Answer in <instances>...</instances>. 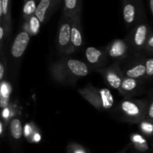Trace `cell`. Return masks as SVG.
Returning a JSON list of instances; mask_svg holds the SVG:
<instances>
[{"label":"cell","mask_w":153,"mask_h":153,"mask_svg":"<svg viewBox=\"0 0 153 153\" xmlns=\"http://www.w3.org/2000/svg\"><path fill=\"white\" fill-rule=\"evenodd\" d=\"M79 92L93 106L100 111L109 110L114 103V99L108 88H97L91 85L79 90Z\"/></svg>","instance_id":"obj_1"},{"label":"cell","mask_w":153,"mask_h":153,"mask_svg":"<svg viewBox=\"0 0 153 153\" xmlns=\"http://www.w3.org/2000/svg\"><path fill=\"white\" fill-rule=\"evenodd\" d=\"M120 108L126 120L139 123L146 117L148 107L144 101L126 100L121 102Z\"/></svg>","instance_id":"obj_2"},{"label":"cell","mask_w":153,"mask_h":153,"mask_svg":"<svg viewBox=\"0 0 153 153\" xmlns=\"http://www.w3.org/2000/svg\"><path fill=\"white\" fill-rule=\"evenodd\" d=\"M71 19L67 17V19L60 26L58 36V46L63 52H73L71 44Z\"/></svg>","instance_id":"obj_3"},{"label":"cell","mask_w":153,"mask_h":153,"mask_svg":"<svg viewBox=\"0 0 153 153\" xmlns=\"http://www.w3.org/2000/svg\"><path fill=\"white\" fill-rule=\"evenodd\" d=\"M30 42V34L27 31L19 32L15 37L14 41L11 46L12 56L14 58H19L25 52L27 46Z\"/></svg>","instance_id":"obj_4"},{"label":"cell","mask_w":153,"mask_h":153,"mask_svg":"<svg viewBox=\"0 0 153 153\" xmlns=\"http://www.w3.org/2000/svg\"><path fill=\"white\" fill-rule=\"evenodd\" d=\"M102 74L107 83L115 90L120 89L124 76L117 65L112 66L103 70Z\"/></svg>","instance_id":"obj_5"},{"label":"cell","mask_w":153,"mask_h":153,"mask_svg":"<svg viewBox=\"0 0 153 153\" xmlns=\"http://www.w3.org/2000/svg\"><path fill=\"white\" fill-rule=\"evenodd\" d=\"M71 19V44L73 52L76 49L81 47L83 43L82 30H81L80 21L78 13L73 16Z\"/></svg>","instance_id":"obj_6"},{"label":"cell","mask_w":153,"mask_h":153,"mask_svg":"<svg viewBox=\"0 0 153 153\" xmlns=\"http://www.w3.org/2000/svg\"><path fill=\"white\" fill-rule=\"evenodd\" d=\"M128 46L123 40H115L107 47V53L111 58H123L128 53Z\"/></svg>","instance_id":"obj_7"},{"label":"cell","mask_w":153,"mask_h":153,"mask_svg":"<svg viewBox=\"0 0 153 153\" xmlns=\"http://www.w3.org/2000/svg\"><path fill=\"white\" fill-rule=\"evenodd\" d=\"M66 67L68 71L75 77H85L89 73L87 64L77 59L70 58L67 60Z\"/></svg>","instance_id":"obj_8"},{"label":"cell","mask_w":153,"mask_h":153,"mask_svg":"<svg viewBox=\"0 0 153 153\" xmlns=\"http://www.w3.org/2000/svg\"><path fill=\"white\" fill-rule=\"evenodd\" d=\"M148 40V28L146 25H138L133 35V43L136 49H142L146 46Z\"/></svg>","instance_id":"obj_9"},{"label":"cell","mask_w":153,"mask_h":153,"mask_svg":"<svg viewBox=\"0 0 153 153\" xmlns=\"http://www.w3.org/2000/svg\"><path fill=\"white\" fill-rule=\"evenodd\" d=\"M126 76L134 79L143 78L146 75V65L143 63H138L126 71Z\"/></svg>","instance_id":"obj_10"},{"label":"cell","mask_w":153,"mask_h":153,"mask_svg":"<svg viewBox=\"0 0 153 153\" xmlns=\"http://www.w3.org/2000/svg\"><path fill=\"white\" fill-rule=\"evenodd\" d=\"M85 56L88 62L94 65V64H97L102 60L103 52L94 46H91V47L87 48L85 51Z\"/></svg>","instance_id":"obj_11"},{"label":"cell","mask_w":153,"mask_h":153,"mask_svg":"<svg viewBox=\"0 0 153 153\" xmlns=\"http://www.w3.org/2000/svg\"><path fill=\"white\" fill-rule=\"evenodd\" d=\"M10 92V86L7 84V82H1L0 89V107L1 109H6L8 106Z\"/></svg>","instance_id":"obj_12"},{"label":"cell","mask_w":153,"mask_h":153,"mask_svg":"<svg viewBox=\"0 0 153 153\" xmlns=\"http://www.w3.org/2000/svg\"><path fill=\"white\" fill-rule=\"evenodd\" d=\"M137 86H138V81L137 79H131V78L128 77H124L120 91L122 94H131V92L135 91Z\"/></svg>","instance_id":"obj_13"},{"label":"cell","mask_w":153,"mask_h":153,"mask_svg":"<svg viewBox=\"0 0 153 153\" xmlns=\"http://www.w3.org/2000/svg\"><path fill=\"white\" fill-rule=\"evenodd\" d=\"M10 134L14 140H18L22 137L23 128L19 118H14L12 120L10 124Z\"/></svg>","instance_id":"obj_14"},{"label":"cell","mask_w":153,"mask_h":153,"mask_svg":"<svg viewBox=\"0 0 153 153\" xmlns=\"http://www.w3.org/2000/svg\"><path fill=\"white\" fill-rule=\"evenodd\" d=\"M51 3H52L51 0H40L39 4H37L35 11V16L38 18L41 23L44 22L46 12L50 7Z\"/></svg>","instance_id":"obj_15"},{"label":"cell","mask_w":153,"mask_h":153,"mask_svg":"<svg viewBox=\"0 0 153 153\" xmlns=\"http://www.w3.org/2000/svg\"><path fill=\"white\" fill-rule=\"evenodd\" d=\"M135 7L131 3L125 4L123 7V18L126 23L132 24L135 19Z\"/></svg>","instance_id":"obj_16"},{"label":"cell","mask_w":153,"mask_h":153,"mask_svg":"<svg viewBox=\"0 0 153 153\" xmlns=\"http://www.w3.org/2000/svg\"><path fill=\"white\" fill-rule=\"evenodd\" d=\"M78 0H64V11L67 17L72 18L77 13Z\"/></svg>","instance_id":"obj_17"},{"label":"cell","mask_w":153,"mask_h":153,"mask_svg":"<svg viewBox=\"0 0 153 153\" xmlns=\"http://www.w3.org/2000/svg\"><path fill=\"white\" fill-rule=\"evenodd\" d=\"M37 6V5H36V2L34 0H28L24 4L23 9H22L24 15L26 16L32 15L33 13H35Z\"/></svg>","instance_id":"obj_18"},{"label":"cell","mask_w":153,"mask_h":153,"mask_svg":"<svg viewBox=\"0 0 153 153\" xmlns=\"http://www.w3.org/2000/svg\"><path fill=\"white\" fill-rule=\"evenodd\" d=\"M133 143L135 145V147L138 150L141 151V152H145V151H146L149 149L146 140L139 135L134 137V138H133Z\"/></svg>","instance_id":"obj_19"},{"label":"cell","mask_w":153,"mask_h":153,"mask_svg":"<svg viewBox=\"0 0 153 153\" xmlns=\"http://www.w3.org/2000/svg\"><path fill=\"white\" fill-rule=\"evenodd\" d=\"M40 21L36 16H31L29 20L30 31L32 34H37L40 26Z\"/></svg>","instance_id":"obj_20"},{"label":"cell","mask_w":153,"mask_h":153,"mask_svg":"<svg viewBox=\"0 0 153 153\" xmlns=\"http://www.w3.org/2000/svg\"><path fill=\"white\" fill-rule=\"evenodd\" d=\"M146 69V75L147 77H152L153 76V58H148L145 62Z\"/></svg>","instance_id":"obj_21"},{"label":"cell","mask_w":153,"mask_h":153,"mask_svg":"<svg viewBox=\"0 0 153 153\" xmlns=\"http://www.w3.org/2000/svg\"><path fill=\"white\" fill-rule=\"evenodd\" d=\"M145 119H146V122L153 125V101L149 105V107H148Z\"/></svg>","instance_id":"obj_22"},{"label":"cell","mask_w":153,"mask_h":153,"mask_svg":"<svg viewBox=\"0 0 153 153\" xmlns=\"http://www.w3.org/2000/svg\"><path fill=\"white\" fill-rule=\"evenodd\" d=\"M69 153H87V152L79 145H71L69 148Z\"/></svg>","instance_id":"obj_23"},{"label":"cell","mask_w":153,"mask_h":153,"mask_svg":"<svg viewBox=\"0 0 153 153\" xmlns=\"http://www.w3.org/2000/svg\"><path fill=\"white\" fill-rule=\"evenodd\" d=\"M145 49H146L148 52H153V34H152V35H150L148 37L146 46H145Z\"/></svg>","instance_id":"obj_24"},{"label":"cell","mask_w":153,"mask_h":153,"mask_svg":"<svg viewBox=\"0 0 153 153\" xmlns=\"http://www.w3.org/2000/svg\"><path fill=\"white\" fill-rule=\"evenodd\" d=\"M0 3L2 5V10H3V15L7 16V11H8V3L9 0H1Z\"/></svg>","instance_id":"obj_25"},{"label":"cell","mask_w":153,"mask_h":153,"mask_svg":"<svg viewBox=\"0 0 153 153\" xmlns=\"http://www.w3.org/2000/svg\"><path fill=\"white\" fill-rule=\"evenodd\" d=\"M4 76V65L3 62L0 63V80L2 81Z\"/></svg>","instance_id":"obj_26"},{"label":"cell","mask_w":153,"mask_h":153,"mask_svg":"<svg viewBox=\"0 0 153 153\" xmlns=\"http://www.w3.org/2000/svg\"><path fill=\"white\" fill-rule=\"evenodd\" d=\"M3 36H4V28H3L2 25H1V27H0V40H1V42H2Z\"/></svg>","instance_id":"obj_27"},{"label":"cell","mask_w":153,"mask_h":153,"mask_svg":"<svg viewBox=\"0 0 153 153\" xmlns=\"http://www.w3.org/2000/svg\"><path fill=\"white\" fill-rule=\"evenodd\" d=\"M149 5H150L151 12H152V14L153 16V0H149Z\"/></svg>","instance_id":"obj_28"},{"label":"cell","mask_w":153,"mask_h":153,"mask_svg":"<svg viewBox=\"0 0 153 153\" xmlns=\"http://www.w3.org/2000/svg\"><path fill=\"white\" fill-rule=\"evenodd\" d=\"M3 133V123L2 122H0V134H2Z\"/></svg>","instance_id":"obj_29"},{"label":"cell","mask_w":153,"mask_h":153,"mask_svg":"<svg viewBox=\"0 0 153 153\" xmlns=\"http://www.w3.org/2000/svg\"><path fill=\"white\" fill-rule=\"evenodd\" d=\"M120 153H125V151H122V152H120Z\"/></svg>","instance_id":"obj_30"}]
</instances>
